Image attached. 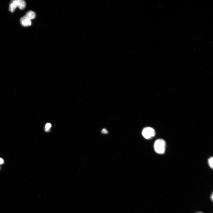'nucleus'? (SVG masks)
Returning <instances> with one entry per match:
<instances>
[{
	"mask_svg": "<svg viewBox=\"0 0 213 213\" xmlns=\"http://www.w3.org/2000/svg\"><path fill=\"white\" fill-rule=\"evenodd\" d=\"M166 147V143L163 140L159 139L155 142L154 148L156 153L160 154H164L165 151Z\"/></svg>",
	"mask_w": 213,
	"mask_h": 213,
	"instance_id": "1",
	"label": "nucleus"
},
{
	"mask_svg": "<svg viewBox=\"0 0 213 213\" xmlns=\"http://www.w3.org/2000/svg\"><path fill=\"white\" fill-rule=\"evenodd\" d=\"M142 135L146 139H151L155 135V131L152 128L150 127H147L144 128L142 131Z\"/></svg>",
	"mask_w": 213,
	"mask_h": 213,
	"instance_id": "2",
	"label": "nucleus"
},
{
	"mask_svg": "<svg viewBox=\"0 0 213 213\" xmlns=\"http://www.w3.org/2000/svg\"><path fill=\"white\" fill-rule=\"evenodd\" d=\"M21 25L24 27H29L31 25V20L27 18L25 16L21 17L20 19Z\"/></svg>",
	"mask_w": 213,
	"mask_h": 213,
	"instance_id": "3",
	"label": "nucleus"
},
{
	"mask_svg": "<svg viewBox=\"0 0 213 213\" xmlns=\"http://www.w3.org/2000/svg\"><path fill=\"white\" fill-rule=\"evenodd\" d=\"M17 6V0H13L10 4L9 10L11 12H13Z\"/></svg>",
	"mask_w": 213,
	"mask_h": 213,
	"instance_id": "4",
	"label": "nucleus"
},
{
	"mask_svg": "<svg viewBox=\"0 0 213 213\" xmlns=\"http://www.w3.org/2000/svg\"><path fill=\"white\" fill-rule=\"evenodd\" d=\"M27 18L31 20L35 18L36 17V14L33 11H29L26 14L25 16Z\"/></svg>",
	"mask_w": 213,
	"mask_h": 213,
	"instance_id": "5",
	"label": "nucleus"
},
{
	"mask_svg": "<svg viewBox=\"0 0 213 213\" xmlns=\"http://www.w3.org/2000/svg\"><path fill=\"white\" fill-rule=\"evenodd\" d=\"M17 7L21 10H23L25 8L26 4L23 0H17Z\"/></svg>",
	"mask_w": 213,
	"mask_h": 213,
	"instance_id": "6",
	"label": "nucleus"
},
{
	"mask_svg": "<svg viewBox=\"0 0 213 213\" xmlns=\"http://www.w3.org/2000/svg\"><path fill=\"white\" fill-rule=\"evenodd\" d=\"M208 164L210 167L212 169L213 168V158L212 157L210 158L208 160Z\"/></svg>",
	"mask_w": 213,
	"mask_h": 213,
	"instance_id": "7",
	"label": "nucleus"
},
{
	"mask_svg": "<svg viewBox=\"0 0 213 213\" xmlns=\"http://www.w3.org/2000/svg\"><path fill=\"white\" fill-rule=\"evenodd\" d=\"M51 127V124L50 123H47L46 125L45 129V131L47 132L48 131Z\"/></svg>",
	"mask_w": 213,
	"mask_h": 213,
	"instance_id": "8",
	"label": "nucleus"
},
{
	"mask_svg": "<svg viewBox=\"0 0 213 213\" xmlns=\"http://www.w3.org/2000/svg\"><path fill=\"white\" fill-rule=\"evenodd\" d=\"M102 132L104 134H107L108 133V132L106 129H104L102 130Z\"/></svg>",
	"mask_w": 213,
	"mask_h": 213,
	"instance_id": "9",
	"label": "nucleus"
},
{
	"mask_svg": "<svg viewBox=\"0 0 213 213\" xmlns=\"http://www.w3.org/2000/svg\"><path fill=\"white\" fill-rule=\"evenodd\" d=\"M4 163L3 160L1 158H0V164H2Z\"/></svg>",
	"mask_w": 213,
	"mask_h": 213,
	"instance_id": "10",
	"label": "nucleus"
},
{
	"mask_svg": "<svg viewBox=\"0 0 213 213\" xmlns=\"http://www.w3.org/2000/svg\"><path fill=\"white\" fill-rule=\"evenodd\" d=\"M211 199L212 201H213V194L212 193L211 195Z\"/></svg>",
	"mask_w": 213,
	"mask_h": 213,
	"instance_id": "11",
	"label": "nucleus"
},
{
	"mask_svg": "<svg viewBox=\"0 0 213 213\" xmlns=\"http://www.w3.org/2000/svg\"><path fill=\"white\" fill-rule=\"evenodd\" d=\"M197 213H203L201 212H197Z\"/></svg>",
	"mask_w": 213,
	"mask_h": 213,
	"instance_id": "12",
	"label": "nucleus"
}]
</instances>
